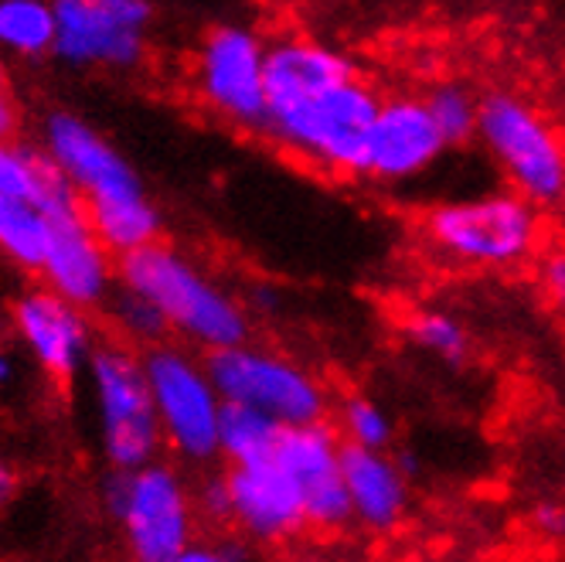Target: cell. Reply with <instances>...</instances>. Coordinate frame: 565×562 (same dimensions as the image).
Instances as JSON below:
<instances>
[{"instance_id":"1f68e13d","label":"cell","mask_w":565,"mask_h":562,"mask_svg":"<svg viewBox=\"0 0 565 562\" xmlns=\"http://www.w3.org/2000/svg\"><path fill=\"white\" fill-rule=\"evenodd\" d=\"M18 488H21V480H18V470L0 457V511H4L11 501H14V495H18Z\"/></svg>"},{"instance_id":"cb8c5ba5","label":"cell","mask_w":565,"mask_h":562,"mask_svg":"<svg viewBox=\"0 0 565 562\" xmlns=\"http://www.w3.org/2000/svg\"><path fill=\"white\" fill-rule=\"evenodd\" d=\"M55 178H58V168L52 165L42 147L0 140V194L31 198V202H38Z\"/></svg>"},{"instance_id":"44dd1931","label":"cell","mask_w":565,"mask_h":562,"mask_svg":"<svg viewBox=\"0 0 565 562\" xmlns=\"http://www.w3.org/2000/svg\"><path fill=\"white\" fill-rule=\"evenodd\" d=\"M287 426L276 420L249 410V406H232L222 410V430H218V457L228 460V467L242 464H259L276 454V444Z\"/></svg>"},{"instance_id":"7402d4cb","label":"cell","mask_w":565,"mask_h":562,"mask_svg":"<svg viewBox=\"0 0 565 562\" xmlns=\"http://www.w3.org/2000/svg\"><path fill=\"white\" fill-rule=\"evenodd\" d=\"M402 335L406 341L419 351H426L429 358L443 361V365L460 369L470 361L473 341L470 331L463 328V320L450 310H439V307H419L413 314H406L402 320Z\"/></svg>"},{"instance_id":"ac0fdd59","label":"cell","mask_w":565,"mask_h":562,"mask_svg":"<svg viewBox=\"0 0 565 562\" xmlns=\"http://www.w3.org/2000/svg\"><path fill=\"white\" fill-rule=\"evenodd\" d=\"M341 477L351 501V518L369 532H392L409 511V480L392 454L341 447Z\"/></svg>"},{"instance_id":"83f0119b","label":"cell","mask_w":565,"mask_h":562,"mask_svg":"<svg viewBox=\"0 0 565 562\" xmlns=\"http://www.w3.org/2000/svg\"><path fill=\"white\" fill-rule=\"evenodd\" d=\"M194 511L198 518L212 521V526H232V501L225 474H212L194 488Z\"/></svg>"},{"instance_id":"8fae6325","label":"cell","mask_w":565,"mask_h":562,"mask_svg":"<svg viewBox=\"0 0 565 562\" xmlns=\"http://www.w3.org/2000/svg\"><path fill=\"white\" fill-rule=\"evenodd\" d=\"M49 215V253L42 263L45 287L68 304L93 310L106 307L116 290V259L83 215V202L62 178L42 202Z\"/></svg>"},{"instance_id":"8992f818","label":"cell","mask_w":565,"mask_h":562,"mask_svg":"<svg viewBox=\"0 0 565 562\" xmlns=\"http://www.w3.org/2000/svg\"><path fill=\"white\" fill-rule=\"evenodd\" d=\"M103 498L124 532L130 562H174L198 539L194 488L168 460L130 474L113 470Z\"/></svg>"},{"instance_id":"5bb4252c","label":"cell","mask_w":565,"mask_h":562,"mask_svg":"<svg viewBox=\"0 0 565 562\" xmlns=\"http://www.w3.org/2000/svg\"><path fill=\"white\" fill-rule=\"evenodd\" d=\"M341 436L328 423L287 426L276 444V464L294 477L303 498L307 529L341 532L351 526V501L341 477Z\"/></svg>"},{"instance_id":"7c38bea8","label":"cell","mask_w":565,"mask_h":562,"mask_svg":"<svg viewBox=\"0 0 565 562\" xmlns=\"http://www.w3.org/2000/svg\"><path fill=\"white\" fill-rule=\"evenodd\" d=\"M153 14L147 0H58L52 55L75 68H137Z\"/></svg>"},{"instance_id":"2e32d148","label":"cell","mask_w":565,"mask_h":562,"mask_svg":"<svg viewBox=\"0 0 565 562\" xmlns=\"http://www.w3.org/2000/svg\"><path fill=\"white\" fill-rule=\"evenodd\" d=\"M447 140L439 137L423 96H392L382 99L375 127L369 137V171L382 184H402L426 174L447 153Z\"/></svg>"},{"instance_id":"4fadbf2b","label":"cell","mask_w":565,"mask_h":562,"mask_svg":"<svg viewBox=\"0 0 565 562\" xmlns=\"http://www.w3.org/2000/svg\"><path fill=\"white\" fill-rule=\"evenodd\" d=\"M11 320L18 341L28 348L34 365L49 379L68 382L89 365V358L96 351V328L89 310L52 294L45 284L24 290L14 300Z\"/></svg>"},{"instance_id":"6da1fadb","label":"cell","mask_w":565,"mask_h":562,"mask_svg":"<svg viewBox=\"0 0 565 562\" xmlns=\"http://www.w3.org/2000/svg\"><path fill=\"white\" fill-rule=\"evenodd\" d=\"M42 150L83 202V215L113 259L160 243L164 215L147 194L137 168L83 116L55 109L45 116Z\"/></svg>"},{"instance_id":"5b68a950","label":"cell","mask_w":565,"mask_h":562,"mask_svg":"<svg viewBox=\"0 0 565 562\" xmlns=\"http://www.w3.org/2000/svg\"><path fill=\"white\" fill-rule=\"evenodd\" d=\"M86 375L99 426V447L109 470L130 474L160 460L164 433L157 423L143 354L124 341L96 344Z\"/></svg>"},{"instance_id":"484cf974","label":"cell","mask_w":565,"mask_h":562,"mask_svg":"<svg viewBox=\"0 0 565 562\" xmlns=\"http://www.w3.org/2000/svg\"><path fill=\"white\" fill-rule=\"evenodd\" d=\"M106 310H109V317H113L116 331L124 335V344H130V348L150 351V348L168 344V338H171V331H168V325H164V317L157 314V307L147 304V300L137 297V294L124 290L119 284H116L113 297L106 300Z\"/></svg>"},{"instance_id":"ffe728a7","label":"cell","mask_w":565,"mask_h":562,"mask_svg":"<svg viewBox=\"0 0 565 562\" xmlns=\"http://www.w3.org/2000/svg\"><path fill=\"white\" fill-rule=\"evenodd\" d=\"M55 4L45 0H0V52L45 59L55 52Z\"/></svg>"},{"instance_id":"e0dca14e","label":"cell","mask_w":565,"mask_h":562,"mask_svg":"<svg viewBox=\"0 0 565 562\" xmlns=\"http://www.w3.org/2000/svg\"><path fill=\"white\" fill-rule=\"evenodd\" d=\"M358 62L307 34H279L266 45V113L320 96L358 78Z\"/></svg>"},{"instance_id":"836d02e7","label":"cell","mask_w":565,"mask_h":562,"mask_svg":"<svg viewBox=\"0 0 565 562\" xmlns=\"http://www.w3.org/2000/svg\"><path fill=\"white\" fill-rule=\"evenodd\" d=\"M297 562H320V559H297Z\"/></svg>"},{"instance_id":"4dcf8cb0","label":"cell","mask_w":565,"mask_h":562,"mask_svg":"<svg viewBox=\"0 0 565 562\" xmlns=\"http://www.w3.org/2000/svg\"><path fill=\"white\" fill-rule=\"evenodd\" d=\"M18 119H21V113H18L14 93L8 86V68H4V62H0V140H11L14 137Z\"/></svg>"},{"instance_id":"277c9868","label":"cell","mask_w":565,"mask_h":562,"mask_svg":"<svg viewBox=\"0 0 565 562\" xmlns=\"http://www.w3.org/2000/svg\"><path fill=\"white\" fill-rule=\"evenodd\" d=\"M423 235L443 259L480 269H511L535 256L542 215L514 191H488L433 205L423 219Z\"/></svg>"},{"instance_id":"30bf717a","label":"cell","mask_w":565,"mask_h":562,"mask_svg":"<svg viewBox=\"0 0 565 562\" xmlns=\"http://www.w3.org/2000/svg\"><path fill=\"white\" fill-rule=\"evenodd\" d=\"M266 38L242 21H218L194 52V93L215 116L242 130L266 124Z\"/></svg>"},{"instance_id":"f1b7e54d","label":"cell","mask_w":565,"mask_h":562,"mask_svg":"<svg viewBox=\"0 0 565 562\" xmlns=\"http://www.w3.org/2000/svg\"><path fill=\"white\" fill-rule=\"evenodd\" d=\"M532 529L539 539L565 545V501L562 498H542L532 508Z\"/></svg>"},{"instance_id":"9c48e42d","label":"cell","mask_w":565,"mask_h":562,"mask_svg":"<svg viewBox=\"0 0 565 562\" xmlns=\"http://www.w3.org/2000/svg\"><path fill=\"white\" fill-rule=\"evenodd\" d=\"M143 369L164 447H171V454L184 464L218 460L225 399L209 375L205 358L181 344H160L143 351Z\"/></svg>"},{"instance_id":"ba28073f","label":"cell","mask_w":565,"mask_h":562,"mask_svg":"<svg viewBox=\"0 0 565 562\" xmlns=\"http://www.w3.org/2000/svg\"><path fill=\"white\" fill-rule=\"evenodd\" d=\"M205 365L218 395L232 406H249L279 426L328 423L331 399L324 382L287 354L246 341L205 354Z\"/></svg>"},{"instance_id":"d6a6232c","label":"cell","mask_w":565,"mask_h":562,"mask_svg":"<svg viewBox=\"0 0 565 562\" xmlns=\"http://www.w3.org/2000/svg\"><path fill=\"white\" fill-rule=\"evenodd\" d=\"M14 375H18V365H14L11 351H8V348H0V392H4V389L14 382Z\"/></svg>"},{"instance_id":"4316f807","label":"cell","mask_w":565,"mask_h":562,"mask_svg":"<svg viewBox=\"0 0 565 562\" xmlns=\"http://www.w3.org/2000/svg\"><path fill=\"white\" fill-rule=\"evenodd\" d=\"M174 562H253L246 539H194Z\"/></svg>"},{"instance_id":"d4e9b609","label":"cell","mask_w":565,"mask_h":562,"mask_svg":"<svg viewBox=\"0 0 565 562\" xmlns=\"http://www.w3.org/2000/svg\"><path fill=\"white\" fill-rule=\"evenodd\" d=\"M338 436L348 447L385 454L392 447L395 423H392L388 410L382 403H375L372 395H348L338 410Z\"/></svg>"},{"instance_id":"52a82bcc","label":"cell","mask_w":565,"mask_h":562,"mask_svg":"<svg viewBox=\"0 0 565 562\" xmlns=\"http://www.w3.org/2000/svg\"><path fill=\"white\" fill-rule=\"evenodd\" d=\"M477 140L524 202L555 205L565 198V144L529 99L508 89L483 93Z\"/></svg>"},{"instance_id":"9a60e30c","label":"cell","mask_w":565,"mask_h":562,"mask_svg":"<svg viewBox=\"0 0 565 562\" xmlns=\"http://www.w3.org/2000/svg\"><path fill=\"white\" fill-rule=\"evenodd\" d=\"M225 485L232 501V529L249 545H279L307 529L300 488L276 464V457L228 467Z\"/></svg>"},{"instance_id":"f546056e","label":"cell","mask_w":565,"mask_h":562,"mask_svg":"<svg viewBox=\"0 0 565 562\" xmlns=\"http://www.w3.org/2000/svg\"><path fill=\"white\" fill-rule=\"evenodd\" d=\"M539 287L555 307L565 310V250H552L539 259Z\"/></svg>"},{"instance_id":"3957f363","label":"cell","mask_w":565,"mask_h":562,"mask_svg":"<svg viewBox=\"0 0 565 562\" xmlns=\"http://www.w3.org/2000/svg\"><path fill=\"white\" fill-rule=\"evenodd\" d=\"M379 93L365 75L351 78L320 96L300 99L294 106L269 109L263 134L287 153L307 165L341 174L365 178L369 171V137L379 116Z\"/></svg>"},{"instance_id":"7a4b0ae2","label":"cell","mask_w":565,"mask_h":562,"mask_svg":"<svg viewBox=\"0 0 565 562\" xmlns=\"http://www.w3.org/2000/svg\"><path fill=\"white\" fill-rule=\"evenodd\" d=\"M116 284L153 304L168 331L198 351L215 354L249 341V307L164 238L116 259Z\"/></svg>"},{"instance_id":"d6986e66","label":"cell","mask_w":565,"mask_h":562,"mask_svg":"<svg viewBox=\"0 0 565 562\" xmlns=\"http://www.w3.org/2000/svg\"><path fill=\"white\" fill-rule=\"evenodd\" d=\"M49 215L31 198L0 194V256L18 269L42 273L49 253Z\"/></svg>"},{"instance_id":"603a6c76","label":"cell","mask_w":565,"mask_h":562,"mask_svg":"<svg viewBox=\"0 0 565 562\" xmlns=\"http://www.w3.org/2000/svg\"><path fill=\"white\" fill-rule=\"evenodd\" d=\"M439 137L447 147H467L477 140V124H480V96L467 89L463 83H436L423 96Z\"/></svg>"}]
</instances>
